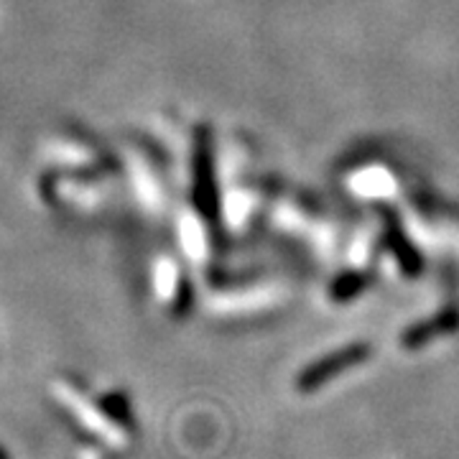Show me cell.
<instances>
[{"label": "cell", "mask_w": 459, "mask_h": 459, "mask_svg": "<svg viewBox=\"0 0 459 459\" xmlns=\"http://www.w3.org/2000/svg\"><path fill=\"white\" fill-rule=\"evenodd\" d=\"M195 204L202 214L214 217L217 212V186H214L212 148H210V133L199 131L195 141Z\"/></svg>", "instance_id": "obj_1"}, {"label": "cell", "mask_w": 459, "mask_h": 459, "mask_svg": "<svg viewBox=\"0 0 459 459\" xmlns=\"http://www.w3.org/2000/svg\"><path fill=\"white\" fill-rule=\"evenodd\" d=\"M0 459H8V455L3 452V446H0Z\"/></svg>", "instance_id": "obj_2"}]
</instances>
